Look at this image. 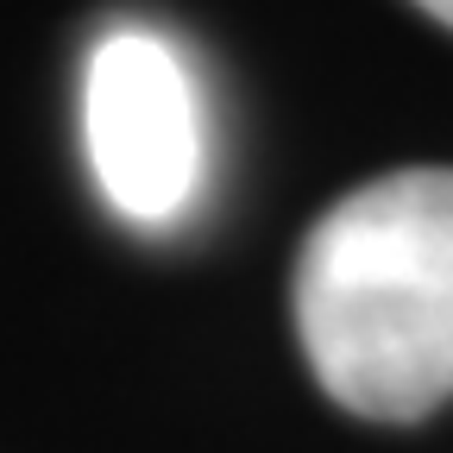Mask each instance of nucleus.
Listing matches in <instances>:
<instances>
[{"instance_id":"nucleus-2","label":"nucleus","mask_w":453,"mask_h":453,"mask_svg":"<svg viewBox=\"0 0 453 453\" xmlns=\"http://www.w3.org/2000/svg\"><path fill=\"white\" fill-rule=\"evenodd\" d=\"M82 139L107 208L133 226L177 220L202 183V107L183 57L151 32H113L88 57Z\"/></svg>"},{"instance_id":"nucleus-1","label":"nucleus","mask_w":453,"mask_h":453,"mask_svg":"<svg viewBox=\"0 0 453 453\" xmlns=\"http://www.w3.org/2000/svg\"><path fill=\"white\" fill-rule=\"evenodd\" d=\"M309 372L365 422L453 396V170H390L340 196L296 258Z\"/></svg>"},{"instance_id":"nucleus-3","label":"nucleus","mask_w":453,"mask_h":453,"mask_svg":"<svg viewBox=\"0 0 453 453\" xmlns=\"http://www.w3.org/2000/svg\"><path fill=\"white\" fill-rule=\"evenodd\" d=\"M416 7H422V13H434L441 26H453V0H416Z\"/></svg>"}]
</instances>
